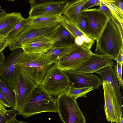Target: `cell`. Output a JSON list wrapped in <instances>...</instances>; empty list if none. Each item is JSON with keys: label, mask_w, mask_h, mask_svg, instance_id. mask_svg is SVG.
<instances>
[{"label": "cell", "mask_w": 123, "mask_h": 123, "mask_svg": "<svg viewBox=\"0 0 123 123\" xmlns=\"http://www.w3.org/2000/svg\"><path fill=\"white\" fill-rule=\"evenodd\" d=\"M96 41L95 51L116 60L120 50L123 48V29L113 17L109 19Z\"/></svg>", "instance_id": "1"}, {"label": "cell", "mask_w": 123, "mask_h": 123, "mask_svg": "<svg viewBox=\"0 0 123 123\" xmlns=\"http://www.w3.org/2000/svg\"><path fill=\"white\" fill-rule=\"evenodd\" d=\"M57 96L52 94L41 84L31 92L18 115L26 118L45 112H58Z\"/></svg>", "instance_id": "2"}, {"label": "cell", "mask_w": 123, "mask_h": 123, "mask_svg": "<svg viewBox=\"0 0 123 123\" xmlns=\"http://www.w3.org/2000/svg\"><path fill=\"white\" fill-rule=\"evenodd\" d=\"M52 64L49 56L44 53H29L24 51L17 65L38 85L40 84Z\"/></svg>", "instance_id": "3"}, {"label": "cell", "mask_w": 123, "mask_h": 123, "mask_svg": "<svg viewBox=\"0 0 123 123\" xmlns=\"http://www.w3.org/2000/svg\"><path fill=\"white\" fill-rule=\"evenodd\" d=\"M76 99L67 95L66 91L58 96L56 100L58 113L63 123H86Z\"/></svg>", "instance_id": "4"}, {"label": "cell", "mask_w": 123, "mask_h": 123, "mask_svg": "<svg viewBox=\"0 0 123 123\" xmlns=\"http://www.w3.org/2000/svg\"><path fill=\"white\" fill-rule=\"evenodd\" d=\"M37 86L17 65L11 80V87L15 93L16 103L14 109L19 111L32 92Z\"/></svg>", "instance_id": "5"}, {"label": "cell", "mask_w": 123, "mask_h": 123, "mask_svg": "<svg viewBox=\"0 0 123 123\" xmlns=\"http://www.w3.org/2000/svg\"><path fill=\"white\" fill-rule=\"evenodd\" d=\"M59 23L50 27L42 29H36L31 27L14 38L9 45L12 50L21 48L22 46L28 43L55 38L61 26Z\"/></svg>", "instance_id": "6"}, {"label": "cell", "mask_w": 123, "mask_h": 123, "mask_svg": "<svg viewBox=\"0 0 123 123\" xmlns=\"http://www.w3.org/2000/svg\"><path fill=\"white\" fill-rule=\"evenodd\" d=\"M40 84L56 96L66 91L70 85L68 77L56 63L49 68Z\"/></svg>", "instance_id": "7"}, {"label": "cell", "mask_w": 123, "mask_h": 123, "mask_svg": "<svg viewBox=\"0 0 123 123\" xmlns=\"http://www.w3.org/2000/svg\"><path fill=\"white\" fill-rule=\"evenodd\" d=\"M37 2L34 0H29L31 7L29 16L33 18L46 15L60 16L64 12L69 2L66 1H42Z\"/></svg>", "instance_id": "8"}, {"label": "cell", "mask_w": 123, "mask_h": 123, "mask_svg": "<svg viewBox=\"0 0 123 123\" xmlns=\"http://www.w3.org/2000/svg\"><path fill=\"white\" fill-rule=\"evenodd\" d=\"M102 85L104 91L106 118L109 122L116 123L122 117V101L117 98L108 82L102 80Z\"/></svg>", "instance_id": "9"}, {"label": "cell", "mask_w": 123, "mask_h": 123, "mask_svg": "<svg viewBox=\"0 0 123 123\" xmlns=\"http://www.w3.org/2000/svg\"><path fill=\"white\" fill-rule=\"evenodd\" d=\"M86 19L90 37L96 41L101 33L109 19L100 9H89L80 12Z\"/></svg>", "instance_id": "10"}, {"label": "cell", "mask_w": 123, "mask_h": 123, "mask_svg": "<svg viewBox=\"0 0 123 123\" xmlns=\"http://www.w3.org/2000/svg\"><path fill=\"white\" fill-rule=\"evenodd\" d=\"M77 45L73 52L61 59L56 63L59 68L63 70L72 71L88 59L92 53L91 50Z\"/></svg>", "instance_id": "11"}, {"label": "cell", "mask_w": 123, "mask_h": 123, "mask_svg": "<svg viewBox=\"0 0 123 123\" xmlns=\"http://www.w3.org/2000/svg\"><path fill=\"white\" fill-rule=\"evenodd\" d=\"M69 80L70 86L78 87H90L98 89L102 85V80L97 75L87 73L62 70Z\"/></svg>", "instance_id": "12"}, {"label": "cell", "mask_w": 123, "mask_h": 123, "mask_svg": "<svg viewBox=\"0 0 123 123\" xmlns=\"http://www.w3.org/2000/svg\"><path fill=\"white\" fill-rule=\"evenodd\" d=\"M113 60L107 55L92 53L87 61L72 71L92 74L107 66L113 67Z\"/></svg>", "instance_id": "13"}, {"label": "cell", "mask_w": 123, "mask_h": 123, "mask_svg": "<svg viewBox=\"0 0 123 123\" xmlns=\"http://www.w3.org/2000/svg\"><path fill=\"white\" fill-rule=\"evenodd\" d=\"M24 51L22 48L12 50L0 72V77L11 87V80L14 70Z\"/></svg>", "instance_id": "14"}, {"label": "cell", "mask_w": 123, "mask_h": 123, "mask_svg": "<svg viewBox=\"0 0 123 123\" xmlns=\"http://www.w3.org/2000/svg\"><path fill=\"white\" fill-rule=\"evenodd\" d=\"M23 18L20 12L6 13L0 18V35L6 38Z\"/></svg>", "instance_id": "15"}, {"label": "cell", "mask_w": 123, "mask_h": 123, "mask_svg": "<svg viewBox=\"0 0 123 123\" xmlns=\"http://www.w3.org/2000/svg\"><path fill=\"white\" fill-rule=\"evenodd\" d=\"M58 39L55 38L25 44L21 47L25 52L29 53H44L52 49Z\"/></svg>", "instance_id": "16"}, {"label": "cell", "mask_w": 123, "mask_h": 123, "mask_svg": "<svg viewBox=\"0 0 123 123\" xmlns=\"http://www.w3.org/2000/svg\"><path fill=\"white\" fill-rule=\"evenodd\" d=\"M112 66H108L104 68L95 73L99 74L102 80L108 82L111 86L117 98L122 101V96L118 80L113 71Z\"/></svg>", "instance_id": "17"}, {"label": "cell", "mask_w": 123, "mask_h": 123, "mask_svg": "<svg viewBox=\"0 0 123 123\" xmlns=\"http://www.w3.org/2000/svg\"><path fill=\"white\" fill-rule=\"evenodd\" d=\"M88 0H77L69 2L63 13V15L76 25L80 18L83 5Z\"/></svg>", "instance_id": "18"}, {"label": "cell", "mask_w": 123, "mask_h": 123, "mask_svg": "<svg viewBox=\"0 0 123 123\" xmlns=\"http://www.w3.org/2000/svg\"><path fill=\"white\" fill-rule=\"evenodd\" d=\"M60 16L46 15L30 18V27L36 29H42L51 27L60 23Z\"/></svg>", "instance_id": "19"}, {"label": "cell", "mask_w": 123, "mask_h": 123, "mask_svg": "<svg viewBox=\"0 0 123 123\" xmlns=\"http://www.w3.org/2000/svg\"><path fill=\"white\" fill-rule=\"evenodd\" d=\"M77 45H73L61 47H53L44 53L49 57L52 64L57 63L61 59L70 54L76 49Z\"/></svg>", "instance_id": "20"}, {"label": "cell", "mask_w": 123, "mask_h": 123, "mask_svg": "<svg viewBox=\"0 0 123 123\" xmlns=\"http://www.w3.org/2000/svg\"><path fill=\"white\" fill-rule=\"evenodd\" d=\"M56 37L58 40L54 43L53 47L70 46L74 44V37L61 25L58 31Z\"/></svg>", "instance_id": "21"}, {"label": "cell", "mask_w": 123, "mask_h": 123, "mask_svg": "<svg viewBox=\"0 0 123 123\" xmlns=\"http://www.w3.org/2000/svg\"><path fill=\"white\" fill-rule=\"evenodd\" d=\"M30 27V18L23 17L17 23L13 30L9 34L6 38L11 42Z\"/></svg>", "instance_id": "22"}, {"label": "cell", "mask_w": 123, "mask_h": 123, "mask_svg": "<svg viewBox=\"0 0 123 123\" xmlns=\"http://www.w3.org/2000/svg\"><path fill=\"white\" fill-rule=\"evenodd\" d=\"M0 91L10 104L12 109H14L16 103L15 93L10 86L0 77Z\"/></svg>", "instance_id": "23"}, {"label": "cell", "mask_w": 123, "mask_h": 123, "mask_svg": "<svg viewBox=\"0 0 123 123\" xmlns=\"http://www.w3.org/2000/svg\"><path fill=\"white\" fill-rule=\"evenodd\" d=\"M60 23L71 34L74 39L77 37L85 35L76 25L63 15H62L60 16Z\"/></svg>", "instance_id": "24"}, {"label": "cell", "mask_w": 123, "mask_h": 123, "mask_svg": "<svg viewBox=\"0 0 123 123\" xmlns=\"http://www.w3.org/2000/svg\"><path fill=\"white\" fill-rule=\"evenodd\" d=\"M111 11L113 16L119 22L123 29V12L112 2V0H100Z\"/></svg>", "instance_id": "25"}, {"label": "cell", "mask_w": 123, "mask_h": 123, "mask_svg": "<svg viewBox=\"0 0 123 123\" xmlns=\"http://www.w3.org/2000/svg\"><path fill=\"white\" fill-rule=\"evenodd\" d=\"M92 87H78L70 86L66 91V94L77 99L81 97H87L86 94L88 92L93 90Z\"/></svg>", "instance_id": "26"}, {"label": "cell", "mask_w": 123, "mask_h": 123, "mask_svg": "<svg viewBox=\"0 0 123 123\" xmlns=\"http://www.w3.org/2000/svg\"><path fill=\"white\" fill-rule=\"evenodd\" d=\"M18 115V112L14 109L7 110L4 116L0 114V123H9L15 119Z\"/></svg>", "instance_id": "27"}, {"label": "cell", "mask_w": 123, "mask_h": 123, "mask_svg": "<svg viewBox=\"0 0 123 123\" xmlns=\"http://www.w3.org/2000/svg\"><path fill=\"white\" fill-rule=\"evenodd\" d=\"M76 26L84 34L91 37L87 21L85 18L81 15L80 19Z\"/></svg>", "instance_id": "28"}, {"label": "cell", "mask_w": 123, "mask_h": 123, "mask_svg": "<svg viewBox=\"0 0 123 123\" xmlns=\"http://www.w3.org/2000/svg\"><path fill=\"white\" fill-rule=\"evenodd\" d=\"M113 71L119 82V86L123 87V81L122 75V66L117 62L116 65L114 66Z\"/></svg>", "instance_id": "29"}, {"label": "cell", "mask_w": 123, "mask_h": 123, "mask_svg": "<svg viewBox=\"0 0 123 123\" xmlns=\"http://www.w3.org/2000/svg\"><path fill=\"white\" fill-rule=\"evenodd\" d=\"M83 41V43L82 46L90 50L94 43L95 40L93 38L85 35H82L81 36Z\"/></svg>", "instance_id": "30"}, {"label": "cell", "mask_w": 123, "mask_h": 123, "mask_svg": "<svg viewBox=\"0 0 123 123\" xmlns=\"http://www.w3.org/2000/svg\"><path fill=\"white\" fill-rule=\"evenodd\" d=\"M100 3V0H88L82 6L80 12L88 9L90 8L99 6Z\"/></svg>", "instance_id": "31"}, {"label": "cell", "mask_w": 123, "mask_h": 123, "mask_svg": "<svg viewBox=\"0 0 123 123\" xmlns=\"http://www.w3.org/2000/svg\"><path fill=\"white\" fill-rule=\"evenodd\" d=\"M100 3L99 8L109 19L111 17H113L112 13L109 9L100 0Z\"/></svg>", "instance_id": "32"}, {"label": "cell", "mask_w": 123, "mask_h": 123, "mask_svg": "<svg viewBox=\"0 0 123 123\" xmlns=\"http://www.w3.org/2000/svg\"><path fill=\"white\" fill-rule=\"evenodd\" d=\"M0 102L4 106L6 107L11 106L10 104L0 91Z\"/></svg>", "instance_id": "33"}, {"label": "cell", "mask_w": 123, "mask_h": 123, "mask_svg": "<svg viewBox=\"0 0 123 123\" xmlns=\"http://www.w3.org/2000/svg\"><path fill=\"white\" fill-rule=\"evenodd\" d=\"M10 42L9 40L6 39L0 43V52L4 50L6 47L8 46Z\"/></svg>", "instance_id": "34"}, {"label": "cell", "mask_w": 123, "mask_h": 123, "mask_svg": "<svg viewBox=\"0 0 123 123\" xmlns=\"http://www.w3.org/2000/svg\"><path fill=\"white\" fill-rule=\"evenodd\" d=\"M3 51V50L0 52V72L2 70L5 62Z\"/></svg>", "instance_id": "35"}, {"label": "cell", "mask_w": 123, "mask_h": 123, "mask_svg": "<svg viewBox=\"0 0 123 123\" xmlns=\"http://www.w3.org/2000/svg\"><path fill=\"white\" fill-rule=\"evenodd\" d=\"M123 48L120 50L116 59L117 62L119 63L122 66L123 65Z\"/></svg>", "instance_id": "36"}, {"label": "cell", "mask_w": 123, "mask_h": 123, "mask_svg": "<svg viewBox=\"0 0 123 123\" xmlns=\"http://www.w3.org/2000/svg\"><path fill=\"white\" fill-rule=\"evenodd\" d=\"M114 3L123 12V3L120 0H112Z\"/></svg>", "instance_id": "37"}, {"label": "cell", "mask_w": 123, "mask_h": 123, "mask_svg": "<svg viewBox=\"0 0 123 123\" xmlns=\"http://www.w3.org/2000/svg\"><path fill=\"white\" fill-rule=\"evenodd\" d=\"M74 43L76 45L82 46L83 43V41L81 37H77L74 39Z\"/></svg>", "instance_id": "38"}, {"label": "cell", "mask_w": 123, "mask_h": 123, "mask_svg": "<svg viewBox=\"0 0 123 123\" xmlns=\"http://www.w3.org/2000/svg\"><path fill=\"white\" fill-rule=\"evenodd\" d=\"M7 110L6 109L4 106L0 102V114L3 117L6 115Z\"/></svg>", "instance_id": "39"}, {"label": "cell", "mask_w": 123, "mask_h": 123, "mask_svg": "<svg viewBox=\"0 0 123 123\" xmlns=\"http://www.w3.org/2000/svg\"><path fill=\"white\" fill-rule=\"evenodd\" d=\"M9 123H30L23 121H19L17 120L16 118L12 121Z\"/></svg>", "instance_id": "40"}, {"label": "cell", "mask_w": 123, "mask_h": 123, "mask_svg": "<svg viewBox=\"0 0 123 123\" xmlns=\"http://www.w3.org/2000/svg\"><path fill=\"white\" fill-rule=\"evenodd\" d=\"M6 11L0 7V18L4 16L6 13Z\"/></svg>", "instance_id": "41"}, {"label": "cell", "mask_w": 123, "mask_h": 123, "mask_svg": "<svg viewBox=\"0 0 123 123\" xmlns=\"http://www.w3.org/2000/svg\"><path fill=\"white\" fill-rule=\"evenodd\" d=\"M6 39V38L0 35V43Z\"/></svg>", "instance_id": "42"}, {"label": "cell", "mask_w": 123, "mask_h": 123, "mask_svg": "<svg viewBox=\"0 0 123 123\" xmlns=\"http://www.w3.org/2000/svg\"><path fill=\"white\" fill-rule=\"evenodd\" d=\"M123 118L122 117L121 118L117 121L116 123H123Z\"/></svg>", "instance_id": "43"}, {"label": "cell", "mask_w": 123, "mask_h": 123, "mask_svg": "<svg viewBox=\"0 0 123 123\" xmlns=\"http://www.w3.org/2000/svg\"></svg>", "instance_id": "44"}]
</instances>
